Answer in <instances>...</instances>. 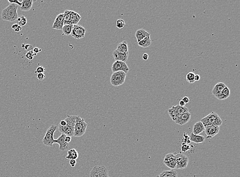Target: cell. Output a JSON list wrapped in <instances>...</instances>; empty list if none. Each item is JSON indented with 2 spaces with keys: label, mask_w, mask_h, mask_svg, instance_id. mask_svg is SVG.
Here are the masks:
<instances>
[{
  "label": "cell",
  "mask_w": 240,
  "mask_h": 177,
  "mask_svg": "<svg viewBox=\"0 0 240 177\" xmlns=\"http://www.w3.org/2000/svg\"><path fill=\"white\" fill-rule=\"evenodd\" d=\"M66 135L65 134H62L57 139L54 140V143H57L60 146V150L62 151H64L67 150L69 148V143H68L65 142V138Z\"/></svg>",
  "instance_id": "cell-12"
},
{
  "label": "cell",
  "mask_w": 240,
  "mask_h": 177,
  "mask_svg": "<svg viewBox=\"0 0 240 177\" xmlns=\"http://www.w3.org/2000/svg\"><path fill=\"white\" fill-rule=\"evenodd\" d=\"M163 162L166 166L174 170L176 167V158L175 154L173 153L167 154L164 159Z\"/></svg>",
  "instance_id": "cell-10"
},
{
  "label": "cell",
  "mask_w": 240,
  "mask_h": 177,
  "mask_svg": "<svg viewBox=\"0 0 240 177\" xmlns=\"http://www.w3.org/2000/svg\"><path fill=\"white\" fill-rule=\"evenodd\" d=\"M116 50L118 51L119 52L123 54H129V49H128L127 42L126 41H124V42H121V43H119L117 45V47Z\"/></svg>",
  "instance_id": "cell-21"
},
{
  "label": "cell",
  "mask_w": 240,
  "mask_h": 177,
  "mask_svg": "<svg viewBox=\"0 0 240 177\" xmlns=\"http://www.w3.org/2000/svg\"><path fill=\"white\" fill-rule=\"evenodd\" d=\"M86 32V29L81 25H73L71 35L76 39H80L84 38Z\"/></svg>",
  "instance_id": "cell-7"
},
{
  "label": "cell",
  "mask_w": 240,
  "mask_h": 177,
  "mask_svg": "<svg viewBox=\"0 0 240 177\" xmlns=\"http://www.w3.org/2000/svg\"><path fill=\"white\" fill-rule=\"evenodd\" d=\"M181 100L183 101L184 103H186V104H187V103H189V98H188L187 97H183V98H182Z\"/></svg>",
  "instance_id": "cell-42"
},
{
  "label": "cell",
  "mask_w": 240,
  "mask_h": 177,
  "mask_svg": "<svg viewBox=\"0 0 240 177\" xmlns=\"http://www.w3.org/2000/svg\"><path fill=\"white\" fill-rule=\"evenodd\" d=\"M72 27H73V25H71V24H70V25H65L63 26L62 30V31H63V34L66 35V36H69L70 35H71Z\"/></svg>",
  "instance_id": "cell-30"
},
{
  "label": "cell",
  "mask_w": 240,
  "mask_h": 177,
  "mask_svg": "<svg viewBox=\"0 0 240 177\" xmlns=\"http://www.w3.org/2000/svg\"><path fill=\"white\" fill-rule=\"evenodd\" d=\"M57 129V126L55 125H52L48 129L43 139V143L46 146H53L54 140L53 138V134Z\"/></svg>",
  "instance_id": "cell-5"
},
{
  "label": "cell",
  "mask_w": 240,
  "mask_h": 177,
  "mask_svg": "<svg viewBox=\"0 0 240 177\" xmlns=\"http://www.w3.org/2000/svg\"><path fill=\"white\" fill-rule=\"evenodd\" d=\"M41 51V50H40V49H38V48H35L33 50V53L35 54H37L38 53L40 52Z\"/></svg>",
  "instance_id": "cell-44"
},
{
  "label": "cell",
  "mask_w": 240,
  "mask_h": 177,
  "mask_svg": "<svg viewBox=\"0 0 240 177\" xmlns=\"http://www.w3.org/2000/svg\"><path fill=\"white\" fill-rule=\"evenodd\" d=\"M36 55L37 54H35V53H33V51H30L26 54V58H27V59L30 60H31L33 59L34 56H35V55Z\"/></svg>",
  "instance_id": "cell-36"
},
{
  "label": "cell",
  "mask_w": 240,
  "mask_h": 177,
  "mask_svg": "<svg viewBox=\"0 0 240 177\" xmlns=\"http://www.w3.org/2000/svg\"><path fill=\"white\" fill-rule=\"evenodd\" d=\"M18 7V6L16 4H11L3 9L1 13L2 20L10 22L16 21L18 17L17 13Z\"/></svg>",
  "instance_id": "cell-1"
},
{
  "label": "cell",
  "mask_w": 240,
  "mask_h": 177,
  "mask_svg": "<svg viewBox=\"0 0 240 177\" xmlns=\"http://www.w3.org/2000/svg\"><path fill=\"white\" fill-rule=\"evenodd\" d=\"M176 158L177 169L182 170L187 167L188 163V158L186 156L182 154H177L175 155Z\"/></svg>",
  "instance_id": "cell-8"
},
{
  "label": "cell",
  "mask_w": 240,
  "mask_h": 177,
  "mask_svg": "<svg viewBox=\"0 0 240 177\" xmlns=\"http://www.w3.org/2000/svg\"><path fill=\"white\" fill-rule=\"evenodd\" d=\"M200 121L202 122L204 127L208 126L216 125L220 127L222 124V119L216 113L211 112L205 117L201 119Z\"/></svg>",
  "instance_id": "cell-2"
},
{
  "label": "cell",
  "mask_w": 240,
  "mask_h": 177,
  "mask_svg": "<svg viewBox=\"0 0 240 177\" xmlns=\"http://www.w3.org/2000/svg\"><path fill=\"white\" fill-rule=\"evenodd\" d=\"M205 127L201 121H198L194 125L193 128V134L195 135H199L203 132H204Z\"/></svg>",
  "instance_id": "cell-18"
},
{
  "label": "cell",
  "mask_w": 240,
  "mask_h": 177,
  "mask_svg": "<svg viewBox=\"0 0 240 177\" xmlns=\"http://www.w3.org/2000/svg\"><path fill=\"white\" fill-rule=\"evenodd\" d=\"M230 94V91L227 86L224 88L223 91L219 94H217L215 97L219 100H223L227 99Z\"/></svg>",
  "instance_id": "cell-19"
},
{
  "label": "cell",
  "mask_w": 240,
  "mask_h": 177,
  "mask_svg": "<svg viewBox=\"0 0 240 177\" xmlns=\"http://www.w3.org/2000/svg\"><path fill=\"white\" fill-rule=\"evenodd\" d=\"M112 71L113 72H123L127 74L129 71V68L126 62L120 61H115L112 66Z\"/></svg>",
  "instance_id": "cell-9"
},
{
  "label": "cell",
  "mask_w": 240,
  "mask_h": 177,
  "mask_svg": "<svg viewBox=\"0 0 240 177\" xmlns=\"http://www.w3.org/2000/svg\"><path fill=\"white\" fill-rule=\"evenodd\" d=\"M126 74L123 72H113L110 78V82L113 86L117 87L122 85L126 80Z\"/></svg>",
  "instance_id": "cell-4"
},
{
  "label": "cell",
  "mask_w": 240,
  "mask_h": 177,
  "mask_svg": "<svg viewBox=\"0 0 240 177\" xmlns=\"http://www.w3.org/2000/svg\"><path fill=\"white\" fill-rule=\"evenodd\" d=\"M77 116H67V117L66 118L65 121L67 123V125L68 126L70 127L71 128L74 129Z\"/></svg>",
  "instance_id": "cell-25"
},
{
  "label": "cell",
  "mask_w": 240,
  "mask_h": 177,
  "mask_svg": "<svg viewBox=\"0 0 240 177\" xmlns=\"http://www.w3.org/2000/svg\"><path fill=\"white\" fill-rule=\"evenodd\" d=\"M33 0H23L21 10L23 11H28L31 9L33 3Z\"/></svg>",
  "instance_id": "cell-23"
},
{
  "label": "cell",
  "mask_w": 240,
  "mask_h": 177,
  "mask_svg": "<svg viewBox=\"0 0 240 177\" xmlns=\"http://www.w3.org/2000/svg\"><path fill=\"white\" fill-rule=\"evenodd\" d=\"M58 130L62 134H65L68 136H73L74 134V129L70 128V127L66 125V126H62L60 125H58Z\"/></svg>",
  "instance_id": "cell-16"
},
{
  "label": "cell",
  "mask_w": 240,
  "mask_h": 177,
  "mask_svg": "<svg viewBox=\"0 0 240 177\" xmlns=\"http://www.w3.org/2000/svg\"><path fill=\"white\" fill-rule=\"evenodd\" d=\"M189 140L190 141L194 142L196 143H200L204 142L205 141V138L203 136L200 135H195L191 133V136L189 137Z\"/></svg>",
  "instance_id": "cell-24"
},
{
  "label": "cell",
  "mask_w": 240,
  "mask_h": 177,
  "mask_svg": "<svg viewBox=\"0 0 240 177\" xmlns=\"http://www.w3.org/2000/svg\"><path fill=\"white\" fill-rule=\"evenodd\" d=\"M70 165H71L72 167H74L77 164V161L76 160H74V159H71L70 160L69 162Z\"/></svg>",
  "instance_id": "cell-41"
},
{
  "label": "cell",
  "mask_w": 240,
  "mask_h": 177,
  "mask_svg": "<svg viewBox=\"0 0 240 177\" xmlns=\"http://www.w3.org/2000/svg\"><path fill=\"white\" fill-rule=\"evenodd\" d=\"M175 108L176 109L177 112L179 116L182 115L183 113L188 112V109L186 107H181L179 105L175 106Z\"/></svg>",
  "instance_id": "cell-33"
},
{
  "label": "cell",
  "mask_w": 240,
  "mask_h": 177,
  "mask_svg": "<svg viewBox=\"0 0 240 177\" xmlns=\"http://www.w3.org/2000/svg\"><path fill=\"white\" fill-rule=\"evenodd\" d=\"M150 36H151V34L147 32V31H146L145 30L143 29H138L135 33V37L136 38L138 42H140L141 40H142L146 37Z\"/></svg>",
  "instance_id": "cell-17"
},
{
  "label": "cell",
  "mask_w": 240,
  "mask_h": 177,
  "mask_svg": "<svg viewBox=\"0 0 240 177\" xmlns=\"http://www.w3.org/2000/svg\"><path fill=\"white\" fill-rule=\"evenodd\" d=\"M18 25L17 24H13V26H11V28H12V29H13V30H15V29H16V28L18 27Z\"/></svg>",
  "instance_id": "cell-50"
},
{
  "label": "cell",
  "mask_w": 240,
  "mask_h": 177,
  "mask_svg": "<svg viewBox=\"0 0 240 177\" xmlns=\"http://www.w3.org/2000/svg\"><path fill=\"white\" fill-rule=\"evenodd\" d=\"M113 56L115 61H120L126 63V62L127 61L129 54H123L119 52L118 51L115 50V51H113Z\"/></svg>",
  "instance_id": "cell-15"
},
{
  "label": "cell",
  "mask_w": 240,
  "mask_h": 177,
  "mask_svg": "<svg viewBox=\"0 0 240 177\" xmlns=\"http://www.w3.org/2000/svg\"><path fill=\"white\" fill-rule=\"evenodd\" d=\"M151 40L150 36H147L141 40L140 42H138L139 46L142 48H147L151 45Z\"/></svg>",
  "instance_id": "cell-28"
},
{
  "label": "cell",
  "mask_w": 240,
  "mask_h": 177,
  "mask_svg": "<svg viewBox=\"0 0 240 177\" xmlns=\"http://www.w3.org/2000/svg\"><path fill=\"white\" fill-rule=\"evenodd\" d=\"M8 1L9 2L10 4H15L18 5V6H22V2H19L18 0H14V1H10V0H8Z\"/></svg>",
  "instance_id": "cell-39"
},
{
  "label": "cell",
  "mask_w": 240,
  "mask_h": 177,
  "mask_svg": "<svg viewBox=\"0 0 240 177\" xmlns=\"http://www.w3.org/2000/svg\"><path fill=\"white\" fill-rule=\"evenodd\" d=\"M200 80V76L199 75H195V81H198Z\"/></svg>",
  "instance_id": "cell-49"
},
{
  "label": "cell",
  "mask_w": 240,
  "mask_h": 177,
  "mask_svg": "<svg viewBox=\"0 0 240 177\" xmlns=\"http://www.w3.org/2000/svg\"><path fill=\"white\" fill-rule=\"evenodd\" d=\"M126 23L122 19H118L116 23V27L118 29H122L125 26Z\"/></svg>",
  "instance_id": "cell-35"
},
{
  "label": "cell",
  "mask_w": 240,
  "mask_h": 177,
  "mask_svg": "<svg viewBox=\"0 0 240 177\" xmlns=\"http://www.w3.org/2000/svg\"><path fill=\"white\" fill-rule=\"evenodd\" d=\"M65 140L66 143H70V141H71V137L68 136H66Z\"/></svg>",
  "instance_id": "cell-43"
},
{
  "label": "cell",
  "mask_w": 240,
  "mask_h": 177,
  "mask_svg": "<svg viewBox=\"0 0 240 177\" xmlns=\"http://www.w3.org/2000/svg\"><path fill=\"white\" fill-rule=\"evenodd\" d=\"M22 30V27H21V26H18V27L16 28V29H15V31L16 32H20Z\"/></svg>",
  "instance_id": "cell-48"
},
{
  "label": "cell",
  "mask_w": 240,
  "mask_h": 177,
  "mask_svg": "<svg viewBox=\"0 0 240 177\" xmlns=\"http://www.w3.org/2000/svg\"><path fill=\"white\" fill-rule=\"evenodd\" d=\"M63 13L64 15V25L71 24L70 21V10H66Z\"/></svg>",
  "instance_id": "cell-31"
},
{
  "label": "cell",
  "mask_w": 240,
  "mask_h": 177,
  "mask_svg": "<svg viewBox=\"0 0 240 177\" xmlns=\"http://www.w3.org/2000/svg\"><path fill=\"white\" fill-rule=\"evenodd\" d=\"M220 131V127L216 125L208 126L205 127L204 132L205 133L206 138L211 139L216 135Z\"/></svg>",
  "instance_id": "cell-11"
},
{
  "label": "cell",
  "mask_w": 240,
  "mask_h": 177,
  "mask_svg": "<svg viewBox=\"0 0 240 177\" xmlns=\"http://www.w3.org/2000/svg\"><path fill=\"white\" fill-rule=\"evenodd\" d=\"M160 177H178L177 172L174 170L164 171L159 175Z\"/></svg>",
  "instance_id": "cell-26"
},
{
  "label": "cell",
  "mask_w": 240,
  "mask_h": 177,
  "mask_svg": "<svg viewBox=\"0 0 240 177\" xmlns=\"http://www.w3.org/2000/svg\"><path fill=\"white\" fill-rule=\"evenodd\" d=\"M195 73L193 72H189L186 76V79L189 83L192 84L195 83Z\"/></svg>",
  "instance_id": "cell-34"
},
{
  "label": "cell",
  "mask_w": 240,
  "mask_h": 177,
  "mask_svg": "<svg viewBox=\"0 0 240 177\" xmlns=\"http://www.w3.org/2000/svg\"><path fill=\"white\" fill-rule=\"evenodd\" d=\"M168 113H169L171 118L172 119V120L174 121H176V119L179 116V115L178 114V113L177 112L175 106H173L172 108L168 109Z\"/></svg>",
  "instance_id": "cell-29"
},
{
  "label": "cell",
  "mask_w": 240,
  "mask_h": 177,
  "mask_svg": "<svg viewBox=\"0 0 240 177\" xmlns=\"http://www.w3.org/2000/svg\"><path fill=\"white\" fill-rule=\"evenodd\" d=\"M189 149H190V146L186 143L183 144L181 146V150H182V152H186Z\"/></svg>",
  "instance_id": "cell-38"
},
{
  "label": "cell",
  "mask_w": 240,
  "mask_h": 177,
  "mask_svg": "<svg viewBox=\"0 0 240 177\" xmlns=\"http://www.w3.org/2000/svg\"><path fill=\"white\" fill-rule=\"evenodd\" d=\"M78 152H77V150L75 148H72L68 151L67 155L66 156V158L70 160L71 159L76 160L78 158Z\"/></svg>",
  "instance_id": "cell-27"
},
{
  "label": "cell",
  "mask_w": 240,
  "mask_h": 177,
  "mask_svg": "<svg viewBox=\"0 0 240 177\" xmlns=\"http://www.w3.org/2000/svg\"><path fill=\"white\" fill-rule=\"evenodd\" d=\"M90 177H109L107 168L104 165L93 167L90 173Z\"/></svg>",
  "instance_id": "cell-6"
},
{
  "label": "cell",
  "mask_w": 240,
  "mask_h": 177,
  "mask_svg": "<svg viewBox=\"0 0 240 177\" xmlns=\"http://www.w3.org/2000/svg\"><path fill=\"white\" fill-rule=\"evenodd\" d=\"M191 117V114L189 112H186L185 113L179 116L178 118H177L175 123L178 125L183 126L185 125L186 123H188Z\"/></svg>",
  "instance_id": "cell-14"
},
{
  "label": "cell",
  "mask_w": 240,
  "mask_h": 177,
  "mask_svg": "<svg viewBox=\"0 0 240 177\" xmlns=\"http://www.w3.org/2000/svg\"><path fill=\"white\" fill-rule=\"evenodd\" d=\"M226 86V85L224 83L219 82L213 87V91H211V94L215 96H216L217 94H220Z\"/></svg>",
  "instance_id": "cell-22"
},
{
  "label": "cell",
  "mask_w": 240,
  "mask_h": 177,
  "mask_svg": "<svg viewBox=\"0 0 240 177\" xmlns=\"http://www.w3.org/2000/svg\"><path fill=\"white\" fill-rule=\"evenodd\" d=\"M148 58H149V55L147 53H144L142 55V59L144 60H147L148 59Z\"/></svg>",
  "instance_id": "cell-45"
},
{
  "label": "cell",
  "mask_w": 240,
  "mask_h": 177,
  "mask_svg": "<svg viewBox=\"0 0 240 177\" xmlns=\"http://www.w3.org/2000/svg\"><path fill=\"white\" fill-rule=\"evenodd\" d=\"M60 126H66L67 125V123H66L65 120H62V121H60Z\"/></svg>",
  "instance_id": "cell-46"
},
{
  "label": "cell",
  "mask_w": 240,
  "mask_h": 177,
  "mask_svg": "<svg viewBox=\"0 0 240 177\" xmlns=\"http://www.w3.org/2000/svg\"><path fill=\"white\" fill-rule=\"evenodd\" d=\"M16 24H18L19 26L21 27H23L25 26L27 23V18H26L23 15H21L18 17V18L16 19Z\"/></svg>",
  "instance_id": "cell-32"
},
{
  "label": "cell",
  "mask_w": 240,
  "mask_h": 177,
  "mask_svg": "<svg viewBox=\"0 0 240 177\" xmlns=\"http://www.w3.org/2000/svg\"><path fill=\"white\" fill-rule=\"evenodd\" d=\"M37 78L38 80H43L45 78V75L44 74V73H40V74H38L37 75Z\"/></svg>",
  "instance_id": "cell-40"
},
{
  "label": "cell",
  "mask_w": 240,
  "mask_h": 177,
  "mask_svg": "<svg viewBox=\"0 0 240 177\" xmlns=\"http://www.w3.org/2000/svg\"><path fill=\"white\" fill-rule=\"evenodd\" d=\"M179 105L181 107H185L186 106V103H184L182 100H180L179 103Z\"/></svg>",
  "instance_id": "cell-47"
},
{
  "label": "cell",
  "mask_w": 240,
  "mask_h": 177,
  "mask_svg": "<svg viewBox=\"0 0 240 177\" xmlns=\"http://www.w3.org/2000/svg\"><path fill=\"white\" fill-rule=\"evenodd\" d=\"M64 13H62L57 15L52 26V28L56 30H62L64 26Z\"/></svg>",
  "instance_id": "cell-13"
},
{
  "label": "cell",
  "mask_w": 240,
  "mask_h": 177,
  "mask_svg": "<svg viewBox=\"0 0 240 177\" xmlns=\"http://www.w3.org/2000/svg\"><path fill=\"white\" fill-rule=\"evenodd\" d=\"M156 177H159V175H158V176H157Z\"/></svg>",
  "instance_id": "cell-51"
},
{
  "label": "cell",
  "mask_w": 240,
  "mask_h": 177,
  "mask_svg": "<svg viewBox=\"0 0 240 177\" xmlns=\"http://www.w3.org/2000/svg\"><path fill=\"white\" fill-rule=\"evenodd\" d=\"M87 126L88 124L85 123L84 118H82L79 116H77L73 136L80 138L84 135L86 131Z\"/></svg>",
  "instance_id": "cell-3"
},
{
  "label": "cell",
  "mask_w": 240,
  "mask_h": 177,
  "mask_svg": "<svg viewBox=\"0 0 240 177\" xmlns=\"http://www.w3.org/2000/svg\"><path fill=\"white\" fill-rule=\"evenodd\" d=\"M82 17L78 13L74 11L70 10V21L71 25H77L78 22L80 21Z\"/></svg>",
  "instance_id": "cell-20"
},
{
  "label": "cell",
  "mask_w": 240,
  "mask_h": 177,
  "mask_svg": "<svg viewBox=\"0 0 240 177\" xmlns=\"http://www.w3.org/2000/svg\"><path fill=\"white\" fill-rule=\"evenodd\" d=\"M46 69L44 67L40 66L37 67L36 70L35 71V74H40V73H44L45 72Z\"/></svg>",
  "instance_id": "cell-37"
}]
</instances>
